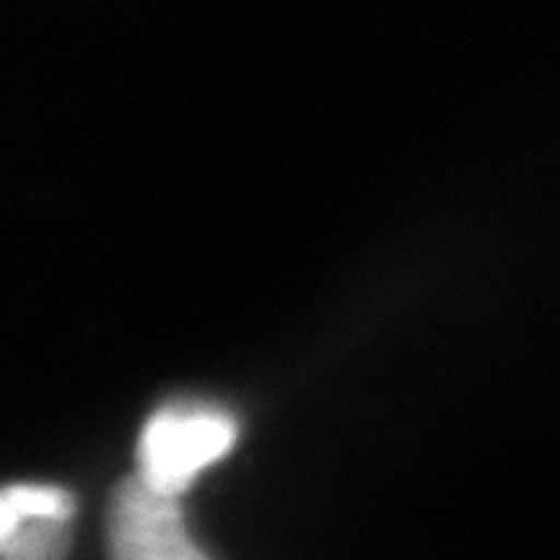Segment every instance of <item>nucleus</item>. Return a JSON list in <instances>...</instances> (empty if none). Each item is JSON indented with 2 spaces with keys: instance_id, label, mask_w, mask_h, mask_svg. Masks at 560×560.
<instances>
[{
  "instance_id": "nucleus-1",
  "label": "nucleus",
  "mask_w": 560,
  "mask_h": 560,
  "mask_svg": "<svg viewBox=\"0 0 560 560\" xmlns=\"http://www.w3.org/2000/svg\"><path fill=\"white\" fill-rule=\"evenodd\" d=\"M240 425L213 405H170L143 425L138 478L156 493L179 499L206 467L234 450Z\"/></svg>"
},
{
  "instance_id": "nucleus-2",
  "label": "nucleus",
  "mask_w": 560,
  "mask_h": 560,
  "mask_svg": "<svg viewBox=\"0 0 560 560\" xmlns=\"http://www.w3.org/2000/svg\"><path fill=\"white\" fill-rule=\"evenodd\" d=\"M107 527L112 560H210L192 542L179 499L156 493L138 475L117 482Z\"/></svg>"
},
{
  "instance_id": "nucleus-3",
  "label": "nucleus",
  "mask_w": 560,
  "mask_h": 560,
  "mask_svg": "<svg viewBox=\"0 0 560 560\" xmlns=\"http://www.w3.org/2000/svg\"><path fill=\"white\" fill-rule=\"evenodd\" d=\"M75 501L58 486H9L0 499V540L32 520H73Z\"/></svg>"
},
{
  "instance_id": "nucleus-4",
  "label": "nucleus",
  "mask_w": 560,
  "mask_h": 560,
  "mask_svg": "<svg viewBox=\"0 0 560 560\" xmlns=\"http://www.w3.org/2000/svg\"><path fill=\"white\" fill-rule=\"evenodd\" d=\"M70 545V520H32L0 540L3 560H62Z\"/></svg>"
}]
</instances>
